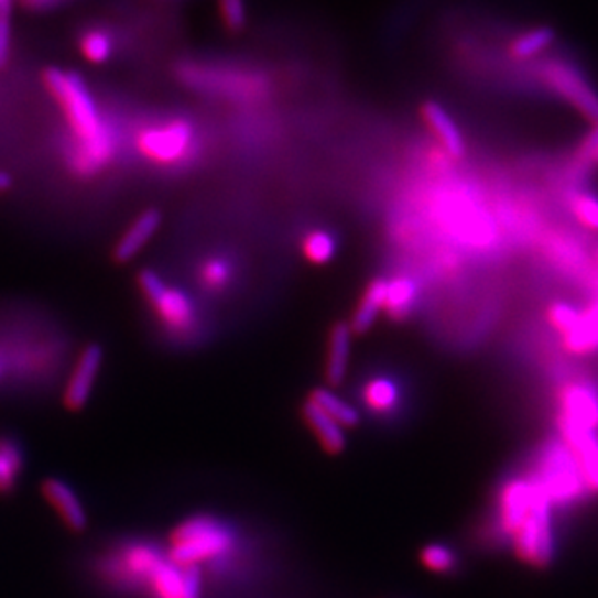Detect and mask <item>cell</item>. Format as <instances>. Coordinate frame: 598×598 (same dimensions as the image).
<instances>
[{"mask_svg": "<svg viewBox=\"0 0 598 598\" xmlns=\"http://www.w3.org/2000/svg\"><path fill=\"white\" fill-rule=\"evenodd\" d=\"M101 366H104V348L99 345L86 346L66 383L65 396H63L66 409L78 412L88 404Z\"/></svg>", "mask_w": 598, "mask_h": 598, "instance_id": "cell-7", "label": "cell"}, {"mask_svg": "<svg viewBox=\"0 0 598 598\" xmlns=\"http://www.w3.org/2000/svg\"><path fill=\"white\" fill-rule=\"evenodd\" d=\"M10 187H12V177L7 172H0V193L9 191Z\"/></svg>", "mask_w": 598, "mask_h": 598, "instance_id": "cell-33", "label": "cell"}, {"mask_svg": "<svg viewBox=\"0 0 598 598\" xmlns=\"http://www.w3.org/2000/svg\"><path fill=\"white\" fill-rule=\"evenodd\" d=\"M14 0H0V68H4L10 58V45H12V28H10V14H12Z\"/></svg>", "mask_w": 598, "mask_h": 598, "instance_id": "cell-28", "label": "cell"}, {"mask_svg": "<svg viewBox=\"0 0 598 598\" xmlns=\"http://www.w3.org/2000/svg\"><path fill=\"white\" fill-rule=\"evenodd\" d=\"M233 546V536L214 517H191L175 526L170 536L167 559L181 569H198L200 564L226 556Z\"/></svg>", "mask_w": 598, "mask_h": 598, "instance_id": "cell-2", "label": "cell"}, {"mask_svg": "<svg viewBox=\"0 0 598 598\" xmlns=\"http://www.w3.org/2000/svg\"><path fill=\"white\" fill-rule=\"evenodd\" d=\"M220 4V14L224 24L231 32L243 30L247 24V4L246 0H218Z\"/></svg>", "mask_w": 598, "mask_h": 598, "instance_id": "cell-27", "label": "cell"}, {"mask_svg": "<svg viewBox=\"0 0 598 598\" xmlns=\"http://www.w3.org/2000/svg\"><path fill=\"white\" fill-rule=\"evenodd\" d=\"M195 148V129L185 119H173L148 127L139 134V150L150 162L160 165L180 164Z\"/></svg>", "mask_w": 598, "mask_h": 598, "instance_id": "cell-5", "label": "cell"}, {"mask_svg": "<svg viewBox=\"0 0 598 598\" xmlns=\"http://www.w3.org/2000/svg\"><path fill=\"white\" fill-rule=\"evenodd\" d=\"M536 74L552 94L574 107L592 127H598L597 88L590 86L589 78L577 66L564 58H552L542 63Z\"/></svg>", "mask_w": 598, "mask_h": 598, "instance_id": "cell-3", "label": "cell"}, {"mask_svg": "<svg viewBox=\"0 0 598 598\" xmlns=\"http://www.w3.org/2000/svg\"><path fill=\"white\" fill-rule=\"evenodd\" d=\"M22 2H24L28 9L43 10L50 9V7H53V4H55V2H58V0H22Z\"/></svg>", "mask_w": 598, "mask_h": 598, "instance_id": "cell-32", "label": "cell"}, {"mask_svg": "<svg viewBox=\"0 0 598 598\" xmlns=\"http://www.w3.org/2000/svg\"><path fill=\"white\" fill-rule=\"evenodd\" d=\"M572 210H574L575 218L581 221L585 228L598 231V197L589 195V193H579L572 200Z\"/></svg>", "mask_w": 598, "mask_h": 598, "instance_id": "cell-26", "label": "cell"}, {"mask_svg": "<svg viewBox=\"0 0 598 598\" xmlns=\"http://www.w3.org/2000/svg\"><path fill=\"white\" fill-rule=\"evenodd\" d=\"M517 556L534 567H546L554 557V531L550 515V498L544 488L539 490L525 519L513 531Z\"/></svg>", "mask_w": 598, "mask_h": 598, "instance_id": "cell-4", "label": "cell"}, {"mask_svg": "<svg viewBox=\"0 0 598 598\" xmlns=\"http://www.w3.org/2000/svg\"><path fill=\"white\" fill-rule=\"evenodd\" d=\"M581 313L577 312L575 307L569 304H556L550 307L548 320L552 327L567 335L569 330H574L577 320H579Z\"/></svg>", "mask_w": 598, "mask_h": 598, "instance_id": "cell-29", "label": "cell"}, {"mask_svg": "<svg viewBox=\"0 0 598 598\" xmlns=\"http://www.w3.org/2000/svg\"><path fill=\"white\" fill-rule=\"evenodd\" d=\"M352 354V330L348 323H336L328 333L327 376L328 385H343Z\"/></svg>", "mask_w": 598, "mask_h": 598, "instance_id": "cell-14", "label": "cell"}, {"mask_svg": "<svg viewBox=\"0 0 598 598\" xmlns=\"http://www.w3.org/2000/svg\"><path fill=\"white\" fill-rule=\"evenodd\" d=\"M420 562L422 566L434 572V574H452L457 567V554L445 544H427L420 552Z\"/></svg>", "mask_w": 598, "mask_h": 598, "instance_id": "cell-24", "label": "cell"}, {"mask_svg": "<svg viewBox=\"0 0 598 598\" xmlns=\"http://www.w3.org/2000/svg\"><path fill=\"white\" fill-rule=\"evenodd\" d=\"M305 424L309 426L313 434L317 435L320 447L328 455H340L346 449L345 427L338 426L335 420L328 418L327 414L313 404L309 399L304 404Z\"/></svg>", "mask_w": 598, "mask_h": 598, "instance_id": "cell-15", "label": "cell"}, {"mask_svg": "<svg viewBox=\"0 0 598 598\" xmlns=\"http://www.w3.org/2000/svg\"><path fill=\"white\" fill-rule=\"evenodd\" d=\"M309 401L317 404L328 418L335 420L340 427H356L360 422L358 410L354 409L350 402L343 401L340 396H336L330 389L319 387L309 394Z\"/></svg>", "mask_w": 598, "mask_h": 598, "instance_id": "cell-19", "label": "cell"}, {"mask_svg": "<svg viewBox=\"0 0 598 598\" xmlns=\"http://www.w3.org/2000/svg\"><path fill=\"white\" fill-rule=\"evenodd\" d=\"M140 292L144 294L150 305L156 309L160 319L172 328H187L193 320V305L189 297L165 284L156 272L142 271L139 274Z\"/></svg>", "mask_w": 598, "mask_h": 598, "instance_id": "cell-6", "label": "cell"}, {"mask_svg": "<svg viewBox=\"0 0 598 598\" xmlns=\"http://www.w3.org/2000/svg\"><path fill=\"white\" fill-rule=\"evenodd\" d=\"M562 434L595 432L598 427V396L589 387L567 385L562 394Z\"/></svg>", "mask_w": 598, "mask_h": 598, "instance_id": "cell-8", "label": "cell"}, {"mask_svg": "<svg viewBox=\"0 0 598 598\" xmlns=\"http://www.w3.org/2000/svg\"><path fill=\"white\" fill-rule=\"evenodd\" d=\"M162 226V214L156 208H148L127 228L113 249V261L119 264L131 263L132 259L150 243Z\"/></svg>", "mask_w": 598, "mask_h": 598, "instance_id": "cell-11", "label": "cell"}, {"mask_svg": "<svg viewBox=\"0 0 598 598\" xmlns=\"http://www.w3.org/2000/svg\"><path fill=\"white\" fill-rule=\"evenodd\" d=\"M304 253L307 261L315 264H327L333 261L336 253V241L330 233L323 230H315L307 233L304 241Z\"/></svg>", "mask_w": 598, "mask_h": 598, "instance_id": "cell-25", "label": "cell"}, {"mask_svg": "<svg viewBox=\"0 0 598 598\" xmlns=\"http://www.w3.org/2000/svg\"><path fill=\"white\" fill-rule=\"evenodd\" d=\"M567 447L587 488L598 492V435L595 432H567Z\"/></svg>", "mask_w": 598, "mask_h": 598, "instance_id": "cell-12", "label": "cell"}, {"mask_svg": "<svg viewBox=\"0 0 598 598\" xmlns=\"http://www.w3.org/2000/svg\"><path fill=\"white\" fill-rule=\"evenodd\" d=\"M43 84L61 107L73 132L70 164L84 175L99 172L116 154V134L99 109L88 84L78 74L50 68Z\"/></svg>", "mask_w": 598, "mask_h": 598, "instance_id": "cell-1", "label": "cell"}, {"mask_svg": "<svg viewBox=\"0 0 598 598\" xmlns=\"http://www.w3.org/2000/svg\"><path fill=\"white\" fill-rule=\"evenodd\" d=\"M416 284L410 279L387 280L385 312L394 319L406 317L416 302Z\"/></svg>", "mask_w": 598, "mask_h": 598, "instance_id": "cell-21", "label": "cell"}, {"mask_svg": "<svg viewBox=\"0 0 598 598\" xmlns=\"http://www.w3.org/2000/svg\"><path fill=\"white\" fill-rule=\"evenodd\" d=\"M592 162H595V164L598 165V148H597V152H595V156H592Z\"/></svg>", "mask_w": 598, "mask_h": 598, "instance_id": "cell-34", "label": "cell"}, {"mask_svg": "<svg viewBox=\"0 0 598 598\" xmlns=\"http://www.w3.org/2000/svg\"><path fill=\"white\" fill-rule=\"evenodd\" d=\"M24 468V455L17 442L0 439V493H10L17 488Z\"/></svg>", "mask_w": 598, "mask_h": 598, "instance_id": "cell-20", "label": "cell"}, {"mask_svg": "<svg viewBox=\"0 0 598 598\" xmlns=\"http://www.w3.org/2000/svg\"><path fill=\"white\" fill-rule=\"evenodd\" d=\"M183 598H200V574L198 569H187V587Z\"/></svg>", "mask_w": 598, "mask_h": 598, "instance_id": "cell-31", "label": "cell"}, {"mask_svg": "<svg viewBox=\"0 0 598 598\" xmlns=\"http://www.w3.org/2000/svg\"><path fill=\"white\" fill-rule=\"evenodd\" d=\"M387 280L376 279L369 282L366 292L361 295L360 304L354 312L352 320L348 323L352 335H366L369 328L376 325L379 313L385 312Z\"/></svg>", "mask_w": 598, "mask_h": 598, "instance_id": "cell-16", "label": "cell"}, {"mask_svg": "<svg viewBox=\"0 0 598 598\" xmlns=\"http://www.w3.org/2000/svg\"><path fill=\"white\" fill-rule=\"evenodd\" d=\"M422 119H424V123L437 139V142L442 144L447 156L459 160V157L467 154V142H465V137L460 132V127L442 104L426 101L422 106Z\"/></svg>", "mask_w": 598, "mask_h": 598, "instance_id": "cell-10", "label": "cell"}, {"mask_svg": "<svg viewBox=\"0 0 598 598\" xmlns=\"http://www.w3.org/2000/svg\"><path fill=\"white\" fill-rule=\"evenodd\" d=\"M203 280H205L206 286H224L226 280H228V267L221 263V261H210V263H206L205 269H203Z\"/></svg>", "mask_w": 598, "mask_h": 598, "instance_id": "cell-30", "label": "cell"}, {"mask_svg": "<svg viewBox=\"0 0 598 598\" xmlns=\"http://www.w3.org/2000/svg\"><path fill=\"white\" fill-rule=\"evenodd\" d=\"M363 399L369 409L376 412H387L393 409L399 401V391L393 381L389 379H371L363 389Z\"/></svg>", "mask_w": 598, "mask_h": 598, "instance_id": "cell-23", "label": "cell"}, {"mask_svg": "<svg viewBox=\"0 0 598 598\" xmlns=\"http://www.w3.org/2000/svg\"><path fill=\"white\" fill-rule=\"evenodd\" d=\"M42 493L51 508L57 511L73 533H84L88 526V513L84 509L83 501L74 493L68 483L58 478H45L42 482Z\"/></svg>", "mask_w": 598, "mask_h": 598, "instance_id": "cell-9", "label": "cell"}, {"mask_svg": "<svg viewBox=\"0 0 598 598\" xmlns=\"http://www.w3.org/2000/svg\"><path fill=\"white\" fill-rule=\"evenodd\" d=\"M80 51H83L84 58L91 65H104L113 57L116 42H113L111 33L94 28L80 37Z\"/></svg>", "mask_w": 598, "mask_h": 598, "instance_id": "cell-22", "label": "cell"}, {"mask_svg": "<svg viewBox=\"0 0 598 598\" xmlns=\"http://www.w3.org/2000/svg\"><path fill=\"white\" fill-rule=\"evenodd\" d=\"M146 585L156 598H183L187 587V569H181L164 557L148 577Z\"/></svg>", "mask_w": 598, "mask_h": 598, "instance_id": "cell-17", "label": "cell"}, {"mask_svg": "<svg viewBox=\"0 0 598 598\" xmlns=\"http://www.w3.org/2000/svg\"><path fill=\"white\" fill-rule=\"evenodd\" d=\"M556 40V32L548 25H536L533 30L515 35L509 43V55L517 61H529V58L541 55L542 51L550 50Z\"/></svg>", "mask_w": 598, "mask_h": 598, "instance_id": "cell-18", "label": "cell"}, {"mask_svg": "<svg viewBox=\"0 0 598 598\" xmlns=\"http://www.w3.org/2000/svg\"><path fill=\"white\" fill-rule=\"evenodd\" d=\"M539 490L541 483L529 480H513L505 486L501 493V519L509 533H513L519 523L525 519Z\"/></svg>", "mask_w": 598, "mask_h": 598, "instance_id": "cell-13", "label": "cell"}]
</instances>
